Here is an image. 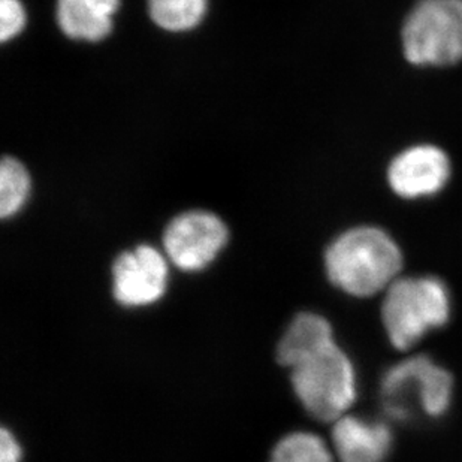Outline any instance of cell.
Here are the masks:
<instances>
[{"instance_id": "1", "label": "cell", "mask_w": 462, "mask_h": 462, "mask_svg": "<svg viewBox=\"0 0 462 462\" xmlns=\"http://www.w3.org/2000/svg\"><path fill=\"white\" fill-rule=\"evenodd\" d=\"M402 252L379 227H354L337 236L325 254L328 279L354 297L388 289L402 270Z\"/></svg>"}, {"instance_id": "12", "label": "cell", "mask_w": 462, "mask_h": 462, "mask_svg": "<svg viewBox=\"0 0 462 462\" xmlns=\"http://www.w3.org/2000/svg\"><path fill=\"white\" fill-rule=\"evenodd\" d=\"M150 20L168 33L197 29L208 11V0H147Z\"/></svg>"}, {"instance_id": "6", "label": "cell", "mask_w": 462, "mask_h": 462, "mask_svg": "<svg viewBox=\"0 0 462 462\" xmlns=\"http://www.w3.org/2000/svg\"><path fill=\"white\" fill-rule=\"evenodd\" d=\"M229 241L222 217L208 209H188L166 225L162 245L172 265L184 273H198L211 265Z\"/></svg>"}, {"instance_id": "16", "label": "cell", "mask_w": 462, "mask_h": 462, "mask_svg": "<svg viewBox=\"0 0 462 462\" xmlns=\"http://www.w3.org/2000/svg\"><path fill=\"white\" fill-rule=\"evenodd\" d=\"M20 461H22V448L18 445L17 439L6 428H2V431H0V462Z\"/></svg>"}, {"instance_id": "5", "label": "cell", "mask_w": 462, "mask_h": 462, "mask_svg": "<svg viewBox=\"0 0 462 462\" xmlns=\"http://www.w3.org/2000/svg\"><path fill=\"white\" fill-rule=\"evenodd\" d=\"M454 382L449 373L427 356L407 359L386 371L382 380L384 406L395 419H406L407 398L418 400L428 416L439 418L449 409Z\"/></svg>"}, {"instance_id": "2", "label": "cell", "mask_w": 462, "mask_h": 462, "mask_svg": "<svg viewBox=\"0 0 462 462\" xmlns=\"http://www.w3.org/2000/svg\"><path fill=\"white\" fill-rule=\"evenodd\" d=\"M382 316L391 343L409 350L428 332L448 323L449 292L434 277L397 279L386 289Z\"/></svg>"}, {"instance_id": "9", "label": "cell", "mask_w": 462, "mask_h": 462, "mask_svg": "<svg viewBox=\"0 0 462 462\" xmlns=\"http://www.w3.org/2000/svg\"><path fill=\"white\" fill-rule=\"evenodd\" d=\"M332 440L341 462H384L393 448V432L379 420L343 416L336 422Z\"/></svg>"}, {"instance_id": "8", "label": "cell", "mask_w": 462, "mask_h": 462, "mask_svg": "<svg viewBox=\"0 0 462 462\" xmlns=\"http://www.w3.org/2000/svg\"><path fill=\"white\" fill-rule=\"evenodd\" d=\"M449 175V159L434 145H416L404 150L393 159L388 170L393 192L407 199L440 192Z\"/></svg>"}, {"instance_id": "15", "label": "cell", "mask_w": 462, "mask_h": 462, "mask_svg": "<svg viewBox=\"0 0 462 462\" xmlns=\"http://www.w3.org/2000/svg\"><path fill=\"white\" fill-rule=\"evenodd\" d=\"M27 26V13L22 0H0V41L17 40Z\"/></svg>"}, {"instance_id": "10", "label": "cell", "mask_w": 462, "mask_h": 462, "mask_svg": "<svg viewBox=\"0 0 462 462\" xmlns=\"http://www.w3.org/2000/svg\"><path fill=\"white\" fill-rule=\"evenodd\" d=\"M120 0H56V22L72 41L97 44L114 31Z\"/></svg>"}, {"instance_id": "3", "label": "cell", "mask_w": 462, "mask_h": 462, "mask_svg": "<svg viewBox=\"0 0 462 462\" xmlns=\"http://www.w3.org/2000/svg\"><path fill=\"white\" fill-rule=\"evenodd\" d=\"M293 391L313 418L337 422L356 398V374L349 356L334 345L292 368Z\"/></svg>"}, {"instance_id": "7", "label": "cell", "mask_w": 462, "mask_h": 462, "mask_svg": "<svg viewBox=\"0 0 462 462\" xmlns=\"http://www.w3.org/2000/svg\"><path fill=\"white\" fill-rule=\"evenodd\" d=\"M111 273L116 301L132 309L159 301L170 282L168 257L150 245H136L118 254Z\"/></svg>"}, {"instance_id": "13", "label": "cell", "mask_w": 462, "mask_h": 462, "mask_svg": "<svg viewBox=\"0 0 462 462\" xmlns=\"http://www.w3.org/2000/svg\"><path fill=\"white\" fill-rule=\"evenodd\" d=\"M32 195V175L18 157L4 156L0 163V217L22 213Z\"/></svg>"}, {"instance_id": "4", "label": "cell", "mask_w": 462, "mask_h": 462, "mask_svg": "<svg viewBox=\"0 0 462 462\" xmlns=\"http://www.w3.org/2000/svg\"><path fill=\"white\" fill-rule=\"evenodd\" d=\"M407 60L418 66L462 60V0H420L402 32Z\"/></svg>"}, {"instance_id": "14", "label": "cell", "mask_w": 462, "mask_h": 462, "mask_svg": "<svg viewBox=\"0 0 462 462\" xmlns=\"http://www.w3.org/2000/svg\"><path fill=\"white\" fill-rule=\"evenodd\" d=\"M270 462H334L331 450L311 432H292L275 445Z\"/></svg>"}, {"instance_id": "11", "label": "cell", "mask_w": 462, "mask_h": 462, "mask_svg": "<svg viewBox=\"0 0 462 462\" xmlns=\"http://www.w3.org/2000/svg\"><path fill=\"white\" fill-rule=\"evenodd\" d=\"M334 343V332L327 319L314 313L298 314L280 340L277 361L293 368Z\"/></svg>"}]
</instances>
